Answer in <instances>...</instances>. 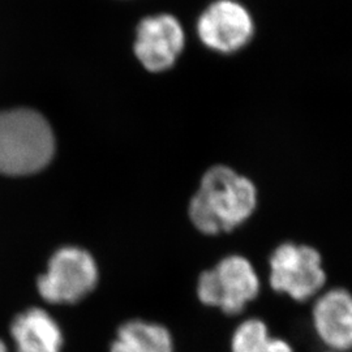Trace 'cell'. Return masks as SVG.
Masks as SVG:
<instances>
[{
	"mask_svg": "<svg viewBox=\"0 0 352 352\" xmlns=\"http://www.w3.org/2000/svg\"><path fill=\"white\" fill-rule=\"evenodd\" d=\"M55 139L47 120L33 110L0 113V173L4 175L36 174L50 164Z\"/></svg>",
	"mask_w": 352,
	"mask_h": 352,
	"instance_id": "2",
	"label": "cell"
},
{
	"mask_svg": "<svg viewBox=\"0 0 352 352\" xmlns=\"http://www.w3.org/2000/svg\"><path fill=\"white\" fill-rule=\"evenodd\" d=\"M311 321L327 351H352V292L346 287L325 289L314 299Z\"/></svg>",
	"mask_w": 352,
	"mask_h": 352,
	"instance_id": "7",
	"label": "cell"
},
{
	"mask_svg": "<svg viewBox=\"0 0 352 352\" xmlns=\"http://www.w3.org/2000/svg\"><path fill=\"white\" fill-rule=\"evenodd\" d=\"M98 283V266L88 251L67 245L54 252L47 270L38 278L37 289L51 304H75Z\"/></svg>",
	"mask_w": 352,
	"mask_h": 352,
	"instance_id": "5",
	"label": "cell"
},
{
	"mask_svg": "<svg viewBox=\"0 0 352 352\" xmlns=\"http://www.w3.org/2000/svg\"><path fill=\"white\" fill-rule=\"evenodd\" d=\"M0 352H8V350H7V346L4 344V342L1 340H0Z\"/></svg>",
	"mask_w": 352,
	"mask_h": 352,
	"instance_id": "13",
	"label": "cell"
},
{
	"mask_svg": "<svg viewBox=\"0 0 352 352\" xmlns=\"http://www.w3.org/2000/svg\"><path fill=\"white\" fill-rule=\"evenodd\" d=\"M261 289V280L251 261L240 254H231L215 267L201 273L197 283L200 302L217 307L226 315H239Z\"/></svg>",
	"mask_w": 352,
	"mask_h": 352,
	"instance_id": "4",
	"label": "cell"
},
{
	"mask_svg": "<svg viewBox=\"0 0 352 352\" xmlns=\"http://www.w3.org/2000/svg\"><path fill=\"white\" fill-rule=\"evenodd\" d=\"M257 189L251 180L226 166H215L202 176L189 202V218L202 234L228 232L251 218L257 208Z\"/></svg>",
	"mask_w": 352,
	"mask_h": 352,
	"instance_id": "1",
	"label": "cell"
},
{
	"mask_svg": "<svg viewBox=\"0 0 352 352\" xmlns=\"http://www.w3.org/2000/svg\"><path fill=\"white\" fill-rule=\"evenodd\" d=\"M183 47V28L171 14L146 17L138 26L135 54L151 72H162L171 68Z\"/></svg>",
	"mask_w": 352,
	"mask_h": 352,
	"instance_id": "8",
	"label": "cell"
},
{
	"mask_svg": "<svg viewBox=\"0 0 352 352\" xmlns=\"http://www.w3.org/2000/svg\"><path fill=\"white\" fill-rule=\"evenodd\" d=\"M327 283L324 254L312 244L285 241L269 257V285L291 300L305 302L320 295Z\"/></svg>",
	"mask_w": 352,
	"mask_h": 352,
	"instance_id": "3",
	"label": "cell"
},
{
	"mask_svg": "<svg viewBox=\"0 0 352 352\" xmlns=\"http://www.w3.org/2000/svg\"><path fill=\"white\" fill-rule=\"evenodd\" d=\"M11 336L17 352H62L63 331L42 308H29L13 318Z\"/></svg>",
	"mask_w": 352,
	"mask_h": 352,
	"instance_id": "9",
	"label": "cell"
},
{
	"mask_svg": "<svg viewBox=\"0 0 352 352\" xmlns=\"http://www.w3.org/2000/svg\"><path fill=\"white\" fill-rule=\"evenodd\" d=\"M110 352H174V342L162 325L131 320L118 329Z\"/></svg>",
	"mask_w": 352,
	"mask_h": 352,
	"instance_id": "10",
	"label": "cell"
},
{
	"mask_svg": "<svg viewBox=\"0 0 352 352\" xmlns=\"http://www.w3.org/2000/svg\"><path fill=\"white\" fill-rule=\"evenodd\" d=\"M261 352H295V350L287 340L279 337H270Z\"/></svg>",
	"mask_w": 352,
	"mask_h": 352,
	"instance_id": "12",
	"label": "cell"
},
{
	"mask_svg": "<svg viewBox=\"0 0 352 352\" xmlns=\"http://www.w3.org/2000/svg\"><path fill=\"white\" fill-rule=\"evenodd\" d=\"M197 33L205 46L218 52H235L250 43L254 34L251 13L232 0H218L202 13Z\"/></svg>",
	"mask_w": 352,
	"mask_h": 352,
	"instance_id": "6",
	"label": "cell"
},
{
	"mask_svg": "<svg viewBox=\"0 0 352 352\" xmlns=\"http://www.w3.org/2000/svg\"><path fill=\"white\" fill-rule=\"evenodd\" d=\"M269 327L260 318H248L236 327L232 340V352H261L270 340Z\"/></svg>",
	"mask_w": 352,
	"mask_h": 352,
	"instance_id": "11",
	"label": "cell"
},
{
	"mask_svg": "<svg viewBox=\"0 0 352 352\" xmlns=\"http://www.w3.org/2000/svg\"><path fill=\"white\" fill-rule=\"evenodd\" d=\"M325 352H333V351H325Z\"/></svg>",
	"mask_w": 352,
	"mask_h": 352,
	"instance_id": "14",
	"label": "cell"
}]
</instances>
